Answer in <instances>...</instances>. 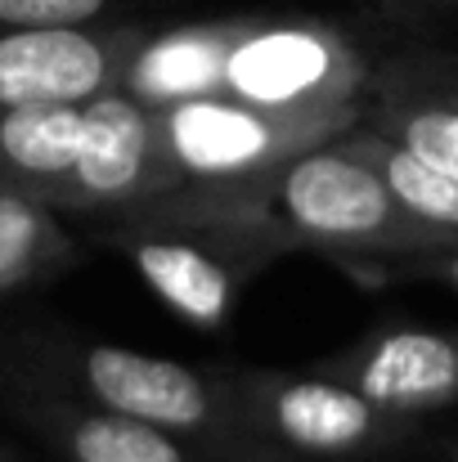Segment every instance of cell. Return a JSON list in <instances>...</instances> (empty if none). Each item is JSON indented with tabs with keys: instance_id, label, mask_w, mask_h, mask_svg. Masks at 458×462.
<instances>
[{
	"instance_id": "8992f818",
	"label": "cell",
	"mask_w": 458,
	"mask_h": 462,
	"mask_svg": "<svg viewBox=\"0 0 458 462\" xmlns=\"http://www.w3.org/2000/svg\"><path fill=\"white\" fill-rule=\"evenodd\" d=\"M373 68L332 27L314 18H243L220 99L275 113H355L364 117Z\"/></svg>"
},
{
	"instance_id": "9a60e30c",
	"label": "cell",
	"mask_w": 458,
	"mask_h": 462,
	"mask_svg": "<svg viewBox=\"0 0 458 462\" xmlns=\"http://www.w3.org/2000/svg\"><path fill=\"white\" fill-rule=\"evenodd\" d=\"M77 261L81 247L63 229L59 211L23 193H0V292L45 283Z\"/></svg>"
},
{
	"instance_id": "ffe728a7",
	"label": "cell",
	"mask_w": 458,
	"mask_h": 462,
	"mask_svg": "<svg viewBox=\"0 0 458 462\" xmlns=\"http://www.w3.org/2000/svg\"><path fill=\"white\" fill-rule=\"evenodd\" d=\"M454 462H458V458H454Z\"/></svg>"
},
{
	"instance_id": "5b68a950",
	"label": "cell",
	"mask_w": 458,
	"mask_h": 462,
	"mask_svg": "<svg viewBox=\"0 0 458 462\" xmlns=\"http://www.w3.org/2000/svg\"><path fill=\"white\" fill-rule=\"evenodd\" d=\"M355 113H275L238 99H189L157 113L162 166L171 189L243 193L275 180L293 157L355 131ZM166 189V193H171Z\"/></svg>"
},
{
	"instance_id": "4fadbf2b",
	"label": "cell",
	"mask_w": 458,
	"mask_h": 462,
	"mask_svg": "<svg viewBox=\"0 0 458 462\" xmlns=\"http://www.w3.org/2000/svg\"><path fill=\"white\" fill-rule=\"evenodd\" d=\"M81 140V104L0 108V193L50 202Z\"/></svg>"
},
{
	"instance_id": "ac0fdd59",
	"label": "cell",
	"mask_w": 458,
	"mask_h": 462,
	"mask_svg": "<svg viewBox=\"0 0 458 462\" xmlns=\"http://www.w3.org/2000/svg\"><path fill=\"white\" fill-rule=\"evenodd\" d=\"M409 5H458V0H409Z\"/></svg>"
},
{
	"instance_id": "9c48e42d",
	"label": "cell",
	"mask_w": 458,
	"mask_h": 462,
	"mask_svg": "<svg viewBox=\"0 0 458 462\" xmlns=\"http://www.w3.org/2000/svg\"><path fill=\"white\" fill-rule=\"evenodd\" d=\"M314 368L396 418L418 422L423 413L458 404V332L378 328Z\"/></svg>"
},
{
	"instance_id": "277c9868",
	"label": "cell",
	"mask_w": 458,
	"mask_h": 462,
	"mask_svg": "<svg viewBox=\"0 0 458 462\" xmlns=\"http://www.w3.org/2000/svg\"><path fill=\"white\" fill-rule=\"evenodd\" d=\"M220 377L238 431L266 462H373L414 427L319 368H225Z\"/></svg>"
},
{
	"instance_id": "3957f363",
	"label": "cell",
	"mask_w": 458,
	"mask_h": 462,
	"mask_svg": "<svg viewBox=\"0 0 458 462\" xmlns=\"http://www.w3.org/2000/svg\"><path fill=\"white\" fill-rule=\"evenodd\" d=\"M36 364L45 368L50 386H63L68 395L99 404L108 413L171 431L216 462H266L238 431L220 373H202L166 355H145L104 341L41 346Z\"/></svg>"
},
{
	"instance_id": "5bb4252c",
	"label": "cell",
	"mask_w": 458,
	"mask_h": 462,
	"mask_svg": "<svg viewBox=\"0 0 458 462\" xmlns=\"http://www.w3.org/2000/svg\"><path fill=\"white\" fill-rule=\"evenodd\" d=\"M337 144L346 153H355L360 162H369L382 175V184L396 193V202L414 220H423V225L458 238V175L454 171H445V166H436L427 157L400 149L396 140H387V135H378L369 126H355V131L337 135Z\"/></svg>"
},
{
	"instance_id": "52a82bcc",
	"label": "cell",
	"mask_w": 458,
	"mask_h": 462,
	"mask_svg": "<svg viewBox=\"0 0 458 462\" xmlns=\"http://www.w3.org/2000/svg\"><path fill=\"white\" fill-rule=\"evenodd\" d=\"M166 166H162V126L157 113L136 104L122 90H104L81 104V140L68 175L50 193V211L77 216H131L145 202L162 198Z\"/></svg>"
},
{
	"instance_id": "7a4b0ae2",
	"label": "cell",
	"mask_w": 458,
	"mask_h": 462,
	"mask_svg": "<svg viewBox=\"0 0 458 462\" xmlns=\"http://www.w3.org/2000/svg\"><path fill=\"white\" fill-rule=\"evenodd\" d=\"M257 207L288 252H323L351 270H391L458 243L414 220L382 175L337 140L293 157L261 189Z\"/></svg>"
},
{
	"instance_id": "6da1fadb",
	"label": "cell",
	"mask_w": 458,
	"mask_h": 462,
	"mask_svg": "<svg viewBox=\"0 0 458 462\" xmlns=\"http://www.w3.org/2000/svg\"><path fill=\"white\" fill-rule=\"evenodd\" d=\"M104 243L131 261L175 319L202 332H220L238 292L288 252L266 216L229 211L189 193H162L113 220Z\"/></svg>"
},
{
	"instance_id": "30bf717a",
	"label": "cell",
	"mask_w": 458,
	"mask_h": 462,
	"mask_svg": "<svg viewBox=\"0 0 458 462\" xmlns=\"http://www.w3.org/2000/svg\"><path fill=\"white\" fill-rule=\"evenodd\" d=\"M360 126L458 175V63L396 59L373 72Z\"/></svg>"
},
{
	"instance_id": "7c38bea8",
	"label": "cell",
	"mask_w": 458,
	"mask_h": 462,
	"mask_svg": "<svg viewBox=\"0 0 458 462\" xmlns=\"http://www.w3.org/2000/svg\"><path fill=\"white\" fill-rule=\"evenodd\" d=\"M243 18H216V23H184V27H166L140 36V45L131 50L117 90L131 95L136 104H145L153 113L189 104V99H211L220 95V77H225V59L229 45L238 36Z\"/></svg>"
},
{
	"instance_id": "ba28073f",
	"label": "cell",
	"mask_w": 458,
	"mask_h": 462,
	"mask_svg": "<svg viewBox=\"0 0 458 462\" xmlns=\"http://www.w3.org/2000/svg\"><path fill=\"white\" fill-rule=\"evenodd\" d=\"M145 27L0 32V108L86 104L117 90Z\"/></svg>"
},
{
	"instance_id": "e0dca14e",
	"label": "cell",
	"mask_w": 458,
	"mask_h": 462,
	"mask_svg": "<svg viewBox=\"0 0 458 462\" xmlns=\"http://www.w3.org/2000/svg\"><path fill=\"white\" fill-rule=\"evenodd\" d=\"M387 274H405V279H436V283H450L458 292V243L445 252H432V256H418V261H400L391 265Z\"/></svg>"
},
{
	"instance_id": "8fae6325",
	"label": "cell",
	"mask_w": 458,
	"mask_h": 462,
	"mask_svg": "<svg viewBox=\"0 0 458 462\" xmlns=\"http://www.w3.org/2000/svg\"><path fill=\"white\" fill-rule=\"evenodd\" d=\"M14 413L63 462H216L171 431L108 413L68 391H27L14 400Z\"/></svg>"
},
{
	"instance_id": "2e32d148",
	"label": "cell",
	"mask_w": 458,
	"mask_h": 462,
	"mask_svg": "<svg viewBox=\"0 0 458 462\" xmlns=\"http://www.w3.org/2000/svg\"><path fill=\"white\" fill-rule=\"evenodd\" d=\"M113 0H0V32H63L90 27Z\"/></svg>"
},
{
	"instance_id": "d6986e66",
	"label": "cell",
	"mask_w": 458,
	"mask_h": 462,
	"mask_svg": "<svg viewBox=\"0 0 458 462\" xmlns=\"http://www.w3.org/2000/svg\"><path fill=\"white\" fill-rule=\"evenodd\" d=\"M0 462H5V458H0Z\"/></svg>"
}]
</instances>
